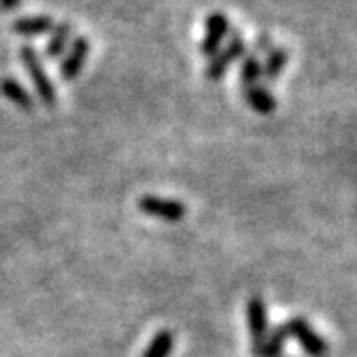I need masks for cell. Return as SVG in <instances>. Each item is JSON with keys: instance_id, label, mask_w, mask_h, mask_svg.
<instances>
[{"instance_id": "1", "label": "cell", "mask_w": 357, "mask_h": 357, "mask_svg": "<svg viewBox=\"0 0 357 357\" xmlns=\"http://www.w3.org/2000/svg\"><path fill=\"white\" fill-rule=\"evenodd\" d=\"M20 61H22L24 67H26L31 80H33V84L37 89L39 99L43 101L47 108H54L56 101H59V95H56V89H54L52 80L47 78L45 67H43L41 59L37 56V52H35L31 45H22L20 47Z\"/></svg>"}, {"instance_id": "2", "label": "cell", "mask_w": 357, "mask_h": 357, "mask_svg": "<svg viewBox=\"0 0 357 357\" xmlns=\"http://www.w3.org/2000/svg\"><path fill=\"white\" fill-rule=\"evenodd\" d=\"M245 54V39L241 37L239 31H231V39H228V45L220 47L218 52L209 59L207 67H205V78L209 82H220L228 67H231L235 61H239Z\"/></svg>"}, {"instance_id": "3", "label": "cell", "mask_w": 357, "mask_h": 357, "mask_svg": "<svg viewBox=\"0 0 357 357\" xmlns=\"http://www.w3.org/2000/svg\"><path fill=\"white\" fill-rule=\"evenodd\" d=\"M287 327V334L289 338H295L299 342V347L303 349V353L308 355V357H327L329 353V347L327 342L317 334L314 327L301 319V317H293L284 323Z\"/></svg>"}, {"instance_id": "4", "label": "cell", "mask_w": 357, "mask_h": 357, "mask_svg": "<svg viewBox=\"0 0 357 357\" xmlns=\"http://www.w3.org/2000/svg\"><path fill=\"white\" fill-rule=\"evenodd\" d=\"M231 31H233V26H231L228 15H224L222 11L209 13L205 20V35H202V41H200L202 56L211 59L222 47V41L226 39V35H231Z\"/></svg>"}, {"instance_id": "5", "label": "cell", "mask_w": 357, "mask_h": 357, "mask_svg": "<svg viewBox=\"0 0 357 357\" xmlns=\"http://www.w3.org/2000/svg\"><path fill=\"white\" fill-rule=\"evenodd\" d=\"M138 207L144 215L158 218L164 222H181L185 218V205L178 200L160 198V196H142L138 200Z\"/></svg>"}, {"instance_id": "6", "label": "cell", "mask_w": 357, "mask_h": 357, "mask_svg": "<svg viewBox=\"0 0 357 357\" xmlns=\"http://www.w3.org/2000/svg\"><path fill=\"white\" fill-rule=\"evenodd\" d=\"M245 314H248V329L252 336V347L261 344L267 334H269V314H267V303L261 297H250L245 305Z\"/></svg>"}, {"instance_id": "7", "label": "cell", "mask_w": 357, "mask_h": 357, "mask_svg": "<svg viewBox=\"0 0 357 357\" xmlns=\"http://www.w3.org/2000/svg\"><path fill=\"white\" fill-rule=\"evenodd\" d=\"M89 52H91V41H89V37H84V35L75 37L73 43H71V47H69L67 56L61 63V78L63 80H75V78H78V73L82 71V67L86 63Z\"/></svg>"}, {"instance_id": "8", "label": "cell", "mask_w": 357, "mask_h": 357, "mask_svg": "<svg viewBox=\"0 0 357 357\" xmlns=\"http://www.w3.org/2000/svg\"><path fill=\"white\" fill-rule=\"evenodd\" d=\"M287 340H289L287 327L284 325H278V327L269 329L267 338L261 344L252 347V357H282L284 347H287Z\"/></svg>"}, {"instance_id": "9", "label": "cell", "mask_w": 357, "mask_h": 357, "mask_svg": "<svg viewBox=\"0 0 357 357\" xmlns=\"http://www.w3.org/2000/svg\"><path fill=\"white\" fill-rule=\"evenodd\" d=\"M243 99L248 101V106L257 114H273L278 110L275 97L265 86H259V84L243 89Z\"/></svg>"}, {"instance_id": "10", "label": "cell", "mask_w": 357, "mask_h": 357, "mask_svg": "<svg viewBox=\"0 0 357 357\" xmlns=\"http://www.w3.org/2000/svg\"><path fill=\"white\" fill-rule=\"evenodd\" d=\"M289 50L284 45H280V47H271L269 52L265 54V63H263V75L261 78L265 82H273L278 80L280 75L284 73L287 65H289Z\"/></svg>"}, {"instance_id": "11", "label": "cell", "mask_w": 357, "mask_h": 357, "mask_svg": "<svg viewBox=\"0 0 357 357\" xmlns=\"http://www.w3.org/2000/svg\"><path fill=\"white\" fill-rule=\"evenodd\" d=\"M54 29V20L50 15H26L17 17L11 24V31L17 35H43Z\"/></svg>"}, {"instance_id": "12", "label": "cell", "mask_w": 357, "mask_h": 357, "mask_svg": "<svg viewBox=\"0 0 357 357\" xmlns=\"http://www.w3.org/2000/svg\"><path fill=\"white\" fill-rule=\"evenodd\" d=\"M0 95H5L17 108L26 110V112H31L35 106V101L29 95V91L24 89L15 78H0Z\"/></svg>"}, {"instance_id": "13", "label": "cell", "mask_w": 357, "mask_h": 357, "mask_svg": "<svg viewBox=\"0 0 357 357\" xmlns=\"http://www.w3.org/2000/svg\"><path fill=\"white\" fill-rule=\"evenodd\" d=\"M263 75V63L259 59V54L254 52H245L243 61H241V69H239V82L243 84V89L254 86Z\"/></svg>"}, {"instance_id": "14", "label": "cell", "mask_w": 357, "mask_h": 357, "mask_svg": "<svg viewBox=\"0 0 357 357\" xmlns=\"http://www.w3.org/2000/svg\"><path fill=\"white\" fill-rule=\"evenodd\" d=\"M174 349V334L170 329H160L155 336L151 338L149 347L140 357H170Z\"/></svg>"}, {"instance_id": "15", "label": "cell", "mask_w": 357, "mask_h": 357, "mask_svg": "<svg viewBox=\"0 0 357 357\" xmlns=\"http://www.w3.org/2000/svg\"><path fill=\"white\" fill-rule=\"evenodd\" d=\"M71 33H73V26H71L69 22L56 24V26H54V33H52V39H50L47 45H45V56H47V59H56V56H61V54H63V50H65V45H67V39L71 37Z\"/></svg>"}, {"instance_id": "16", "label": "cell", "mask_w": 357, "mask_h": 357, "mask_svg": "<svg viewBox=\"0 0 357 357\" xmlns=\"http://www.w3.org/2000/svg\"><path fill=\"white\" fill-rule=\"evenodd\" d=\"M271 50V35L269 33H261L257 37V43H254V54H261V52H269Z\"/></svg>"}, {"instance_id": "17", "label": "cell", "mask_w": 357, "mask_h": 357, "mask_svg": "<svg viewBox=\"0 0 357 357\" xmlns=\"http://www.w3.org/2000/svg\"><path fill=\"white\" fill-rule=\"evenodd\" d=\"M20 5V0H0V9L3 11H13Z\"/></svg>"}]
</instances>
